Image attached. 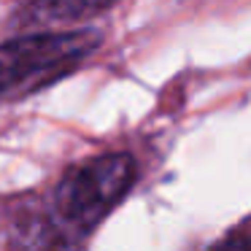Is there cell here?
<instances>
[{
	"label": "cell",
	"mask_w": 251,
	"mask_h": 251,
	"mask_svg": "<svg viewBox=\"0 0 251 251\" xmlns=\"http://www.w3.org/2000/svg\"><path fill=\"white\" fill-rule=\"evenodd\" d=\"M135 178L138 165L127 151L87 157L57 178L44 208L68 249L84 243L111 216V211L130 195Z\"/></svg>",
	"instance_id": "cell-1"
},
{
	"label": "cell",
	"mask_w": 251,
	"mask_h": 251,
	"mask_svg": "<svg viewBox=\"0 0 251 251\" xmlns=\"http://www.w3.org/2000/svg\"><path fill=\"white\" fill-rule=\"evenodd\" d=\"M103 46L89 27L22 33L0 44V103H19L81 71Z\"/></svg>",
	"instance_id": "cell-2"
},
{
	"label": "cell",
	"mask_w": 251,
	"mask_h": 251,
	"mask_svg": "<svg viewBox=\"0 0 251 251\" xmlns=\"http://www.w3.org/2000/svg\"><path fill=\"white\" fill-rule=\"evenodd\" d=\"M116 3L119 0H25L14 11L11 27L19 33H44L65 25L71 27V25L100 17Z\"/></svg>",
	"instance_id": "cell-3"
},
{
	"label": "cell",
	"mask_w": 251,
	"mask_h": 251,
	"mask_svg": "<svg viewBox=\"0 0 251 251\" xmlns=\"http://www.w3.org/2000/svg\"><path fill=\"white\" fill-rule=\"evenodd\" d=\"M6 251H71L44 205H25L8 224Z\"/></svg>",
	"instance_id": "cell-4"
},
{
	"label": "cell",
	"mask_w": 251,
	"mask_h": 251,
	"mask_svg": "<svg viewBox=\"0 0 251 251\" xmlns=\"http://www.w3.org/2000/svg\"><path fill=\"white\" fill-rule=\"evenodd\" d=\"M208 251H251V229H238L224 240L213 243Z\"/></svg>",
	"instance_id": "cell-5"
}]
</instances>
